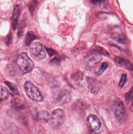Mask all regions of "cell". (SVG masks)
Returning <instances> with one entry per match:
<instances>
[{"instance_id": "3", "label": "cell", "mask_w": 133, "mask_h": 134, "mask_svg": "<svg viewBox=\"0 0 133 134\" xmlns=\"http://www.w3.org/2000/svg\"><path fill=\"white\" fill-rule=\"evenodd\" d=\"M110 36L112 40L120 44H126L128 39L123 30L120 27L115 26L111 29Z\"/></svg>"}, {"instance_id": "20", "label": "cell", "mask_w": 133, "mask_h": 134, "mask_svg": "<svg viewBox=\"0 0 133 134\" xmlns=\"http://www.w3.org/2000/svg\"><path fill=\"white\" fill-rule=\"evenodd\" d=\"M108 63L107 62H104V63H102L100 69L98 70L97 72H96V75L98 76L101 75L108 68Z\"/></svg>"}, {"instance_id": "8", "label": "cell", "mask_w": 133, "mask_h": 134, "mask_svg": "<svg viewBox=\"0 0 133 134\" xmlns=\"http://www.w3.org/2000/svg\"><path fill=\"white\" fill-rule=\"evenodd\" d=\"M72 100V95L70 91L68 90L63 91L59 94L57 98V101L61 105L69 103Z\"/></svg>"}, {"instance_id": "28", "label": "cell", "mask_w": 133, "mask_h": 134, "mask_svg": "<svg viewBox=\"0 0 133 134\" xmlns=\"http://www.w3.org/2000/svg\"><path fill=\"white\" fill-rule=\"evenodd\" d=\"M106 0H90L91 3L95 5H100L104 2Z\"/></svg>"}, {"instance_id": "24", "label": "cell", "mask_w": 133, "mask_h": 134, "mask_svg": "<svg viewBox=\"0 0 133 134\" xmlns=\"http://www.w3.org/2000/svg\"><path fill=\"white\" fill-rule=\"evenodd\" d=\"M127 77V75L125 74H123L122 76L121 79H120L119 83V86L120 87H122L124 86V85H125L126 82Z\"/></svg>"}, {"instance_id": "5", "label": "cell", "mask_w": 133, "mask_h": 134, "mask_svg": "<svg viewBox=\"0 0 133 134\" xmlns=\"http://www.w3.org/2000/svg\"><path fill=\"white\" fill-rule=\"evenodd\" d=\"M113 111L116 118L118 121H122L125 119L126 110L123 102L120 99L115 101L113 105Z\"/></svg>"}, {"instance_id": "14", "label": "cell", "mask_w": 133, "mask_h": 134, "mask_svg": "<svg viewBox=\"0 0 133 134\" xmlns=\"http://www.w3.org/2000/svg\"><path fill=\"white\" fill-rule=\"evenodd\" d=\"M37 38L36 35L32 31H29L27 34L25 38V42L27 46H29L31 42Z\"/></svg>"}, {"instance_id": "18", "label": "cell", "mask_w": 133, "mask_h": 134, "mask_svg": "<svg viewBox=\"0 0 133 134\" xmlns=\"http://www.w3.org/2000/svg\"><path fill=\"white\" fill-rule=\"evenodd\" d=\"M9 97L8 93L5 88L0 86V101H4Z\"/></svg>"}, {"instance_id": "11", "label": "cell", "mask_w": 133, "mask_h": 134, "mask_svg": "<svg viewBox=\"0 0 133 134\" xmlns=\"http://www.w3.org/2000/svg\"><path fill=\"white\" fill-rule=\"evenodd\" d=\"M20 13V7L19 5H16L13 9L12 17V26L13 30H15L17 28Z\"/></svg>"}, {"instance_id": "26", "label": "cell", "mask_w": 133, "mask_h": 134, "mask_svg": "<svg viewBox=\"0 0 133 134\" xmlns=\"http://www.w3.org/2000/svg\"><path fill=\"white\" fill-rule=\"evenodd\" d=\"M133 98V90L132 89L131 91L126 93L125 95L126 101V102H129L132 100Z\"/></svg>"}, {"instance_id": "19", "label": "cell", "mask_w": 133, "mask_h": 134, "mask_svg": "<svg viewBox=\"0 0 133 134\" xmlns=\"http://www.w3.org/2000/svg\"><path fill=\"white\" fill-rule=\"evenodd\" d=\"M94 53L101 54L105 56H109V53L105 49L99 46H96L93 50Z\"/></svg>"}, {"instance_id": "22", "label": "cell", "mask_w": 133, "mask_h": 134, "mask_svg": "<svg viewBox=\"0 0 133 134\" xmlns=\"http://www.w3.org/2000/svg\"><path fill=\"white\" fill-rule=\"evenodd\" d=\"M37 4V1H32L29 4V10L32 15H33L34 13L35 9L36 7Z\"/></svg>"}, {"instance_id": "15", "label": "cell", "mask_w": 133, "mask_h": 134, "mask_svg": "<svg viewBox=\"0 0 133 134\" xmlns=\"http://www.w3.org/2000/svg\"><path fill=\"white\" fill-rule=\"evenodd\" d=\"M4 83L8 86L10 91L12 93L13 95H18L19 94L18 88L15 84L7 81H5Z\"/></svg>"}, {"instance_id": "23", "label": "cell", "mask_w": 133, "mask_h": 134, "mask_svg": "<svg viewBox=\"0 0 133 134\" xmlns=\"http://www.w3.org/2000/svg\"><path fill=\"white\" fill-rule=\"evenodd\" d=\"M6 73L9 75H13L15 73V67L12 65H9L6 67L5 70Z\"/></svg>"}, {"instance_id": "27", "label": "cell", "mask_w": 133, "mask_h": 134, "mask_svg": "<svg viewBox=\"0 0 133 134\" xmlns=\"http://www.w3.org/2000/svg\"><path fill=\"white\" fill-rule=\"evenodd\" d=\"M45 48L47 53L50 56L52 57L54 55H56V54H58L57 52L53 49L50 48H48L47 47H45Z\"/></svg>"}, {"instance_id": "1", "label": "cell", "mask_w": 133, "mask_h": 134, "mask_svg": "<svg viewBox=\"0 0 133 134\" xmlns=\"http://www.w3.org/2000/svg\"><path fill=\"white\" fill-rule=\"evenodd\" d=\"M24 88L27 95L32 100L36 102H40L43 100V97L40 91L31 82H26Z\"/></svg>"}, {"instance_id": "9", "label": "cell", "mask_w": 133, "mask_h": 134, "mask_svg": "<svg viewBox=\"0 0 133 134\" xmlns=\"http://www.w3.org/2000/svg\"><path fill=\"white\" fill-rule=\"evenodd\" d=\"M87 87L91 93L93 94H97L100 90L99 84L92 78L87 77L86 78Z\"/></svg>"}, {"instance_id": "2", "label": "cell", "mask_w": 133, "mask_h": 134, "mask_svg": "<svg viewBox=\"0 0 133 134\" xmlns=\"http://www.w3.org/2000/svg\"><path fill=\"white\" fill-rule=\"evenodd\" d=\"M16 63L20 69L25 73L31 71L34 66L33 61L25 53H22L18 57Z\"/></svg>"}, {"instance_id": "21", "label": "cell", "mask_w": 133, "mask_h": 134, "mask_svg": "<svg viewBox=\"0 0 133 134\" xmlns=\"http://www.w3.org/2000/svg\"><path fill=\"white\" fill-rule=\"evenodd\" d=\"M25 27V24L24 23V22H21L19 26L18 31V36L19 37H21L23 35Z\"/></svg>"}, {"instance_id": "13", "label": "cell", "mask_w": 133, "mask_h": 134, "mask_svg": "<svg viewBox=\"0 0 133 134\" xmlns=\"http://www.w3.org/2000/svg\"><path fill=\"white\" fill-rule=\"evenodd\" d=\"M11 104L13 108L18 110H22L25 108V105L23 101L20 98H14L12 100Z\"/></svg>"}, {"instance_id": "7", "label": "cell", "mask_w": 133, "mask_h": 134, "mask_svg": "<svg viewBox=\"0 0 133 134\" xmlns=\"http://www.w3.org/2000/svg\"><path fill=\"white\" fill-rule=\"evenodd\" d=\"M87 121L91 128L93 130H98L101 127L100 121L96 115L92 114L88 116Z\"/></svg>"}, {"instance_id": "25", "label": "cell", "mask_w": 133, "mask_h": 134, "mask_svg": "<svg viewBox=\"0 0 133 134\" xmlns=\"http://www.w3.org/2000/svg\"><path fill=\"white\" fill-rule=\"evenodd\" d=\"M12 36L11 33V32L5 37L4 40L5 43L7 45H9L12 43Z\"/></svg>"}, {"instance_id": "17", "label": "cell", "mask_w": 133, "mask_h": 134, "mask_svg": "<svg viewBox=\"0 0 133 134\" xmlns=\"http://www.w3.org/2000/svg\"><path fill=\"white\" fill-rule=\"evenodd\" d=\"M72 79L76 82H79L83 79L84 74L82 72L77 71L72 75Z\"/></svg>"}, {"instance_id": "12", "label": "cell", "mask_w": 133, "mask_h": 134, "mask_svg": "<svg viewBox=\"0 0 133 134\" xmlns=\"http://www.w3.org/2000/svg\"><path fill=\"white\" fill-rule=\"evenodd\" d=\"M102 58L100 56L98 55L94 56L88 60L86 66L89 69L92 68L99 64Z\"/></svg>"}, {"instance_id": "4", "label": "cell", "mask_w": 133, "mask_h": 134, "mask_svg": "<svg viewBox=\"0 0 133 134\" xmlns=\"http://www.w3.org/2000/svg\"><path fill=\"white\" fill-rule=\"evenodd\" d=\"M29 51L31 56L36 59H43L46 57V53L41 43L36 42L32 44Z\"/></svg>"}, {"instance_id": "30", "label": "cell", "mask_w": 133, "mask_h": 134, "mask_svg": "<svg viewBox=\"0 0 133 134\" xmlns=\"http://www.w3.org/2000/svg\"><path fill=\"white\" fill-rule=\"evenodd\" d=\"M127 134H133L132 130H131L128 131Z\"/></svg>"}, {"instance_id": "6", "label": "cell", "mask_w": 133, "mask_h": 134, "mask_svg": "<svg viewBox=\"0 0 133 134\" xmlns=\"http://www.w3.org/2000/svg\"><path fill=\"white\" fill-rule=\"evenodd\" d=\"M64 111L60 109H55L52 112L51 117V124L54 128H58L62 124L65 120Z\"/></svg>"}, {"instance_id": "10", "label": "cell", "mask_w": 133, "mask_h": 134, "mask_svg": "<svg viewBox=\"0 0 133 134\" xmlns=\"http://www.w3.org/2000/svg\"><path fill=\"white\" fill-rule=\"evenodd\" d=\"M115 60L117 64L131 71H133V66L130 61L126 59L120 57H116Z\"/></svg>"}, {"instance_id": "16", "label": "cell", "mask_w": 133, "mask_h": 134, "mask_svg": "<svg viewBox=\"0 0 133 134\" xmlns=\"http://www.w3.org/2000/svg\"><path fill=\"white\" fill-rule=\"evenodd\" d=\"M38 117L40 121L43 123L47 122L50 119L49 113L45 111L40 112L38 114Z\"/></svg>"}, {"instance_id": "31", "label": "cell", "mask_w": 133, "mask_h": 134, "mask_svg": "<svg viewBox=\"0 0 133 134\" xmlns=\"http://www.w3.org/2000/svg\"><path fill=\"white\" fill-rule=\"evenodd\" d=\"M33 1H37V0H33Z\"/></svg>"}, {"instance_id": "29", "label": "cell", "mask_w": 133, "mask_h": 134, "mask_svg": "<svg viewBox=\"0 0 133 134\" xmlns=\"http://www.w3.org/2000/svg\"><path fill=\"white\" fill-rule=\"evenodd\" d=\"M61 61V60L59 59H58L56 57H55L54 59L52 60L51 62L53 63H55L58 64L59 62Z\"/></svg>"}]
</instances>
